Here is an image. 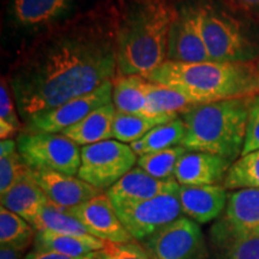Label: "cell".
<instances>
[{"instance_id":"8fae6325","label":"cell","mask_w":259,"mask_h":259,"mask_svg":"<svg viewBox=\"0 0 259 259\" xmlns=\"http://www.w3.org/2000/svg\"><path fill=\"white\" fill-rule=\"evenodd\" d=\"M167 60L178 63H204L210 60L200 28L194 0L179 2V14L169 31Z\"/></svg>"},{"instance_id":"d590c367","label":"cell","mask_w":259,"mask_h":259,"mask_svg":"<svg viewBox=\"0 0 259 259\" xmlns=\"http://www.w3.org/2000/svg\"><path fill=\"white\" fill-rule=\"evenodd\" d=\"M233 8L246 15L259 17V0H227Z\"/></svg>"},{"instance_id":"f546056e","label":"cell","mask_w":259,"mask_h":259,"mask_svg":"<svg viewBox=\"0 0 259 259\" xmlns=\"http://www.w3.org/2000/svg\"><path fill=\"white\" fill-rule=\"evenodd\" d=\"M222 185L226 190H259V150L242 155L232 163Z\"/></svg>"},{"instance_id":"9a60e30c","label":"cell","mask_w":259,"mask_h":259,"mask_svg":"<svg viewBox=\"0 0 259 259\" xmlns=\"http://www.w3.org/2000/svg\"><path fill=\"white\" fill-rule=\"evenodd\" d=\"M180 185L176 180H158L141 167H135L122 177L106 194L113 204L137 203L162 194L178 193Z\"/></svg>"},{"instance_id":"603a6c76","label":"cell","mask_w":259,"mask_h":259,"mask_svg":"<svg viewBox=\"0 0 259 259\" xmlns=\"http://www.w3.org/2000/svg\"><path fill=\"white\" fill-rule=\"evenodd\" d=\"M147 79L137 74L116 76L113 79V105L116 112L132 115L149 114L147 97H145Z\"/></svg>"},{"instance_id":"8992f818","label":"cell","mask_w":259,"mask_h":259,"mask_svg":"<svg viewBox=\"0 0 259 259\" xmlns=\"http://www.w3.org/2000/svg\"><path fill=\"white\" fill-rule=\"evenodd\" d=\"M16 142L19 156L29 169L58 171L66 176L78 174L80 148L63 134L23 130Z\"/></svg>"},{"instance_id":"ba28073f","label":"cell","mask_w":259,"mask_h":259,"mask_svg":"<svg viewBox=\"0 0 259 259\" xmlns=\"http://www.w3.org/2000/svg\"><path fill=\"white\" fill-rule=\"evenodd\" d=\"M151 259H208L209 247L198 223L181 216L141 242Z\"/></svg>"},{"instance_id":"52a82bcc","label":"cell","mask_w":259,"mask_h":259,"mask_svg":"<svg viewBox=\"0 0 259 259\" xmlns=\"http://www.w3.org/2000/svg\"><path fill=\"white\" fill-rule=\"evenodd\" d=\"M138 156L131 145L115 139L80 148V167L77 177L99 190H109L135 164Z\"/></svg>"},{"instance_id":"9c48e42d","label":"cell","mask_w":259,"mask_h":259,"mask_svg":"<svg viewBox=\"0 0 259 259\" xmlns=\"http://www.w3.org/2000/svg\"><path fill=\"white\" fill-rule=\"evenodd\" d=\"M113 205L132 238L141 242L181 218L183 213L178 193L162 194L137 203H121Z\"/></svg>"},{"instance_id":"8d00e7d4","label":"cell","mask_w":259,"mask_h":259,"mask_svg":"<svg viewBox=\"0 0 259 259\" xmlns=\"http://www.w3.org/2000/svg\"><path fill=\"white\" fill-rule=\"evenodd\" d=\"M23 253L24 251L17 250L11 246L2 245L0 247V259H24Z\"/></svg>"},{"instance_id":"5bb4252c","label":"cell","mask_w":259,"mask_h":259,"mask_svg":"<svg viewBox=\"0 0 259 259\" xmlns=\"http://www.w3.org/2000/svg\"><path fill=\"white\" fill-rule=\"evenodd\" d=\"M31 179L44 191L51 203L64 209H72L95 198L102 193L79 179L78 177L66 176L58 171H37L29 169Z\"/></svg>"},{"instance_id":"2e32d148","label":"cell","mask_w":259,"mask_h":259,"mask_svg":"<svg viewBox=\"0 0 259 259\" xmlns=\"http://www.w3.org/2000/svg\"><path fill=\"white\" fill-rule=\"evenodd\" d=\"M231 166V161L219 155L187 151L178 162L174 176L180 186L219 185Z\"/></svg>"},{"instance_id":"3957f363","label":"cell","mask_w":259,"mask_h":259,"mask_svg":"<svg viewBox=\"0 0 259 259\" xmlns=\"http://www.w3.org/2000/svg\"><path fill=\"white\" fill-rule=\"evenodd\" d=\"M145 79L178 90L196 103L259 94L258 70L253 63H178L166 60Z\"/></svg>"},{"instance_id":"cb8c5ba5","label":"cell","mask_w":259,"mask_h":259,"mask_svg":"<svg viewBox=\"0 0 259 259\" xmlns=\"http://www.w3.org/2000/svg\"><path fill=\"white\" fill-rule=\"evenodd\" d=\"M186 135V125L183 118L177 116L173 120L157 125L148 132L144 137L131 143L132 150L137 156L161 151L164 149L181 145Z\"/></svg>"},{"instance_id":"5b68a950","label":"cell","mask_w":259,"mask_h":259,"mask_svg":"<svg viewBox=\"0 0 259 259\" xmlns=\"http://www.w3.org/2000/svg\"><path fill=\"white\" fill-rule=\"evenodd\" d=\"M210 60L218 63H252L258 45L245 24L221 0H194Z\"/></svg>"},{"instance_id":"4dcf8cb0","label":"cell","mask_w":259,"mask_h":259,"mask_svg":"<svg viewBox=\"0 0 259 259\" xmlns=\"http://www.w3.org/2000/svg\"><path fill=\"white\" fill-rule=\"evenodd\" d=\"M28 170L19 156L17 142L14 139L0 142V194L8 192Z\"/></svg>"},{"instance_id":"836d02e7","label":"cell","mask_w":259,"mask_h":259,"mask_svg":"<svg viewBox=\"0 0 259 259\" xmlns=\"http://www.w3.org/2000/svg\"><path fill=\"white\" fill-rule=\"evenodd\" d=\"M255 150H259V94L252 97L250 102L246 138L241 156Z\"/></svg>"},{"instance_id":"277c9868","label":"cell","mask_w":259,"mask_h":259,"mask_svg":"<svg viewBox=\"0 0 259 259\" xmlns=\"http://www.w3.org/2000/svg\"><path fill=\"white\" fill-rule=\"evenodd\" d=\"M252 97L194 106L181 116L186 125L181 145L189 151L219 155L234 163L244 149Z\"/></svg>"},{"instance_id":"83f0119b","label":"cell","mask_w":259,"mask_h":259,"mask_svg":"<svg viewBox=\"0 0 259 259\" xmlns=\"http://www.w3.org/2000/svg\"><path fill=\"white\" fill-rule=\"evenodd\" d=\"M35 235L36 229L27 220L4 206L0 208V244L25 251L35 240Z\"/></svg>"},{"instance_id":"44dd1931","label":"cell","mask_w":259,"mask_h":259,"mask_svg":"<svg viewBox=\"0 0 259 259\" xmlns=\"http://www.w3.org/2000/svg\"><path fill=\"white\" fill-rule=\"evenodd\" d=\"M115 107L112 103L105 105L90 113L76 125L61 132L78 147L95 144L113 139L112 128L115 116Z\"/></svg>"},{"instance_id":"30bf717a","label":"cell","mask_w":259,"mask_h":259,"mask_svg":"<svg viewBox=\"0 0 259 259\" xmlns=\"http://www.w3.org/2000/svg\"><path fill=\"white\" fill-rule=\"evenodd\" d=\"M113 102V80L102 84L92 93L77 96L61 105L36 113L28 120L27 131L61 134L65 130L83 120L100 107Z\"/></svg>"},{"instance_id":"484cf974","label":"cell","mask_w":259,"mask_h":259,"mask_svg":"<svg viewBox=\"0 0 259 259\" xmlns=\"http://www.w3.org/2000/svg\"><path fill=\"white\" fill-rule=\"evenodd\" d=\"M178 115L171 114L144 116L116 112L112 128L113 139L121 142V143L131 144L144 137L150 130L156 127L157 125L173 120Z\"/></svg>"},{"instance_id":"7402d4cb","label":"cell","mask_w":259,"mask_h":259,"mask_svg":"<svg viewBox=\"0 0 259 259\" xmlns=\"http://www.w3.org/2000/svg\"><path fill=\"white\" fill-rule=\"evenodd\" d=\"M222 219L238 232L259 234V190L242 189L232 192Z\"/></svg>"},{"instance_id":"4316f807","label":"cell","mask_w":259,"mask_h":259,"mask_svg":"<svg viewBox=\"0 0 259 259\" xmlns=\"http://www.w3.org/2000/svg\"><path fill=\"white\" fill-rule=\"evenodd\" d=\"M31 226L36 229V232L50 231L60 234L92 235L85 227L69 212V210L60 208L51 202L40 210Z\"/></svg>"},{"instance_id":"e0dca14e","label":"cell","mask_w":259,"mask_h":259,"mask_svg":"<svg viewBox=\"0 0 259 259\" xmlns=\"http://www.w3.org/2000/svg\"><path fill=\"white\" fill-rule=\"evenodd\" d=\"M209 259H259V234L238 232L221 219L211 227Z\"/></svg>"},{"instance_id":"6da1fadb","label":"cell","mask_w":259,"mask_h":259,"mask_svg":"<svg viewBox=\"0 0 259 259\" xmlns=\"http://www.w3.org/2000/svg\"><path fill=\"white\" fill-rule=\"evenodd\" d=\"M118 76L112 0L38 32L23 47L8 80L19 115L28 120Z\"/></svg>"},{"instance_id":"74e56055","label":"cell","mask_w":259,"mask_h":259,"mask_svg":"<svg viewBox=\"0 0 259 259\" xmlns=\"http://www.w3.org/2000/svg\"><path fill=\"white\" fill-rule=\"evenodd\" d=\"M257 70H258V76H259V64L257 65Z\"/></svg>"},{"instance_id":"d6a6232c","label":"cell","mask_w":259,"mask_h":259,"mask_svg":"<svg viewBox=\"0 0 259 259\" xmlns=\"http://www.w3.org/2000/svg\"><path fill=\"white\" fill-rule=\"evenodd\" d=\"M97 259H151L147 250L137 241L127 244H109L99 252Z\"/></svg>"},{"instance_id":"f1b7e54d","label":"cell","mask_w":259,"mask_h":259,"mask_svg":"<svg viewBox=\"0 0 259 259\" xmlns=\"http://www.w3.org/2000/svg\"><path fill=\"white\" fill-rule=\"evenodd\" d=\"M187 151L189 150L184 148L183 145L164 149L161 151H155V153L139 156L137 166L158 180H176L174 174H176L178 162Z\"/></svg>"},{"instance_id":"ac0fdd59","label":"cell","mask_w":259,"mask_h":259,"mask_svg":"<svg viewBox=\"0 0 259 259\" xmlns=\"http://www.w3.org/2000/svg\"><path fill=\"white\" fill-rule=\"evenodd\" d=\"M178 197L181 211L198 225L218 219L226 209L228 200L223 185L180 186Z\"/></svg>"},{"instance_id":"7c38bea8","label":"cell","mask_w":259,"mask_h":259,"mask_svg":"<svg viewBox=\"0 0 259 259\" xmlns=\"http://www.w3.org/2000/svg\"><path fill=\"white\" fill-rule=\"evenodd\" d=\"M70 213L85 227L89 234L109 244H127L136 241L119 219L111 199L106 193L67 209Z\"/></svg>"},{"instance_id":"ffe728a7","label":"cell","mask_w":259,"mask_h":259,"mask_svg":"<svg viewBox=\"0 0 259 259\" xmlns=\"http://www.w3.org/2000/svg\"><path fill=\"white\" fill-rule=\"evenodd\" d=\"M109 242L97 239L94 235L60 234L50 231L36 232L34 240L35 250L56 252V253L83 257L94 252L105 250Z\"/></svg>"},{"instance_id":"d6986e66","label":"cell","mask_w":259,"mask_h":259,"mask_svg":"<svg viewBox=\"0 0 259 259\" xmlns=\"http://www.w3.org/2000/svg\"><path fill=\"white\" fill-rule=\"evenodd\" d=\"M0 196L2 206L27 220L30 225L36 219L40 210L50 203L44 191L31 179L29 170L8 192Z\"/></svg>"},{"instance_id":"7a4b0ae2","label":"cell","mask_w":259,"mask_h":259,"mask_svg":"<svg viewBox=\"0 0 259 259\" xmlns=\"http://www.w3.org/2000/svg\"><path fill=\"white\" fill-rule=\"evenodd\" d=\"M118 76L147 77L167 60L179 0H112Z\"/></svg>"},{"instance_id":"4fadbf2b","label":"cell","mask_w":259,"mask_h":259,"mask_svg":"<svg viewBox=\"0 0 259 259\" xmlns=\"http://www.w3.org/2000/svg\"><path fill=\"white\" fill-rule=\"evenodd\" d=\"M77 0H10L9 16L22 30L42 32L71 18Z\"/></svg>"},{"instance_id":"1f68e13d","label":"cell","mask_w":259,"mask_h":259,"mask_svg":"<svg viewBox=\"0 0 259 259\" xmlns=\"http://www.w3.org/2000/svg\"><path fill=\"white\" fill-rule=\"evenodd\" d=\"M16 100L8 78L2 77L0 84V138L2 141L11 139L21 131L22 124L19 120L18 108H16Z\"/></svg>"},{"instance_id":"d4e9b609","label":"cell","mask_w":259,"mask_h":259,"mask_svg":"<svg viewBox=\"0 0 259 259\" xmlns=\"http://www.w3.org/2000/svg\"><path fill=\"white\" fill-rule=\"evenodd\" d=\"M145 97H147L149 114L151 116L166 114L178 115L179 113L185 114L194 106L199 105L178 90L149 82L148 79L145 84Z\"/></svg>"},{"instance_id":"e575fe53","label":"cell","mask_w":259,"mask_h":259,"mask_svg":"<svg viewBox=\"0 0 259 259\" xmlns=\"http://www.w3.org/2000/svg\"><path fill=\"white\" fill-rule=\"evenodd\" d=\"M99 258V252H94L88 255H83V257H70V255H65L56 252H48V251H37L34 250L30 253L25 255L24 259H97Z\"/></svg>"}]
</instances>
